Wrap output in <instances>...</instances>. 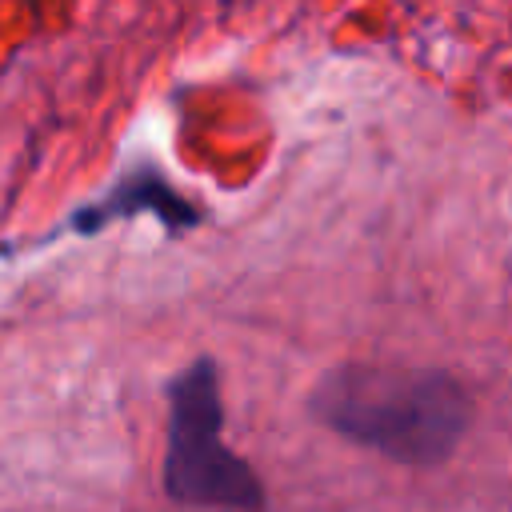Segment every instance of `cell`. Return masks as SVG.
I'll list each match as a JSON object with an SVG mask.
<instances>
[{
    "instance_id": "cell-1",
    "label": "cell",
    "mask_w": 512,
    "mask_h": 512,
    "mask_svg": "<svg viewBox=\"0 0 512 512\" xmlns=\"http://www.w3.org/2000/svg\"><path fill=\"white\" fill-rule=\"evenodd\" d=\"M320 424L400 464H440L472 424V392L440 368L344 364L312 392Z\"/></svg>"
},
{
    "instance_id": "cell-2",
    "label": "cell",
    "mask_w": 512,
    "mask_h": 512,
    "mask_svg": "<svg viewBox=\"0 0 512 512\" xmlns=\"http://www.w3.org/2000/svg\"><path fill=\"white\" fill-rule=\"evenodd\" d=\"M220 376L208 356L192 360L168 384V448L164 492L176 504L264 512V488L256 472L224 444Z\"/></svg>"
}]
</instances>
